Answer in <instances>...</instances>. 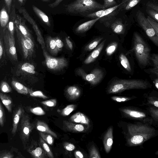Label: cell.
Here are the masks:
<instances>
[{"mask_svg": "<svg viewBox=\"0 0 158 158\" xmlns=\"http://www.w3.org/2000/svg\"><path fill=\"white\" fill-rule=\"evenodd\" d=\"M141 0H123L120 6L125 10H129L138 4Z\"/></svg>", "mask_w": 158, "mask_h": 158, "instance_id": "cell-31", "label": "cell"}, {"mask_svg": "<svg viewBox=\"0 0 158 158\" xmlns=\"http://www.w3.org/2000/svg\"><path fill=\"white\" fill-rule=\"evenodd\" d=\"M41 103L47 106L52 107L56 106L57 101L56 99H52L42 101Z\"/></svg>", "mask_w": 158, "mask_h": 158, "instance_id": "cell-45", "label": "cell"}, {"mask_svg": "<svg viewBox=\"0 0 158 158\" xmlns=\"http://www.w3.org/2000/svg\"><path fill=\"white\" fill-rule=\"evenodd\" d=\"M19 65L16 72L17 75H32L35 73V67L33 65L26 62Z\"/></svg>", "mask_w": 158, "mask_h": 158, "instance_id": "cell-17", "label": "cell"}, {"mask_svg": "<svg viewBox=\"0 0 158 158\" xmlns=\"http://www.w3.org/2000/svg\"><path fill=\"white\" fill-rule=\"evenodd\" d=\"M5 53L2 34L0 31V61L5 58Z\"/></svg>", "mask_w": 158, "mask_h": 158, "instance_id": "cell-39", "label": "cell"}, {"mask_svg": "<svg viewBox=\"0 0 158 158\" xmlns=\"http://www.w3.org/2000/svg\"><path fill=\"white\" fill-rule=\"evenodd\" d=\"M75 156L76 158H83L84 156L82 153L79 151H76L74 153Z\"/></svg>", "mask_w": 158, "mask_h": 158, "instance_id": "cell-58", "label": "cell"}, {"mask_svg": "<svg viewBox=\"0 0 158 158\" xmlns=\"http://www.w3.org/2000/svg\"><path fill=\"white\" fill-rule=\"evenodd\" d=\"M5 121V113L3 107L0 102V125L1 127L4 126Z\"/></svg>", "mask_w": 158, "mask_h": 158, "instance_id": "cell-44", "label": "cell"}, {"mask_svg": "<svg viewBox=\"0 0 158 158\" xmlns=\"http://www.w3.org/2000/svg\"><path fill=\"white\" fill-rule=\"evenodd\" d=\"M103 38L102 37H98L92 41L86 46L85 50L90 51L96 48Z\"/></svg>", "mask_w": 158, "mask_h": 158, "instance_id": "cell-36", "label": "cell"}, {"mask_svg": "<svg viewBox=\"0 0 158 158\" xmlns=\"http://www.w3.org/2000/svg\"><path fill=\"white\" fill-rule=\"evenodd\" d=\"M15 26L25 37L33 40L29 29L26 26L24 19L18 14H16L15 20Z\"/></svg>", "mask_w": 158, "mask_h": 158, "instance_id": "cell-14", "label": "cell"}, {"mask_svg": "<svg viewBox=\"0 0 158 158\" xmlns=\"http://www.w3.org/2000/svg\"><path fill=\"white\" fill-rule=\"evenodd\" d=\"M30 110L31 112L36 115H43L45 114L44 110L39 106L31 108Z\"/></svg>", "mask_w": 158, "mask_h": 158, "instance_id": "cell-42", "label": "cell"}, {"mask_svg": "<svg viewBox=\"0 0 158 158\" xmlns=\"http://www.w3.org/2000/svg\"><path fill=\"white\" fill-rule=\"evenodd\" d=\"M66 93L69 98L71 99H75L80 96L81 91L77 87L71 86L67 88Z\"/></svg>", "mask_w": 158, "mask_h": 158, "instance_id": "cell-28", "label": "cell"}, {"mask_svg": "<svg viewBox=\"0 0 158 158\" xmlns=\"http://www.w3.org/2000/svg\"><path fill=\"white\" fill-rule=\"evenodd\" d=\"M77 73L83 79L93 85L99 83L103 77V71L98 68L94 69L89 74L86 73L84 70L79 68L77 70Z\"/></svg>", "mask_w": 158, "mask_h": 158, "instance_id": "cell-10", "label": "cell"}, {"mask_svg": "<svg viewBox=\"0 0 158 158\" xmlns=\"http://www.w3.org/2000/svg\"><path fill=\"white\" fill-rule=\"evenodd\" d=\"M132 50L140 64L146 66L149 63L150 49L141 36L136 32L133 34Z\"/></svg>", "mask_w": 158, "mask_h": 158, "instance_id": "cell-4", "label": "cell"}, {"mask_svg": "<svg viewBox=\"0 0 158 158\" xmlns=\"http://www.w3.org/2000/svg\"><path fill=\"white\" fill-rule=\"evenodd\" d=\"M63 147L65 149L69 151H72L75 148V147L74 145L71 143L67 142L64 143Z\"/></svg>", "mask_w": 158, "mask_h": 158, "instance_id": "cell-51", "label": "cell"}, {"mask_svg": "<svg viewBox=\"0 0 158 158\" xmlns=\"http://www.w3.org/2000/svg\"><path fill=\"white\" fill-rule=\"evenodd\" d=\"M9 20V17L5 7L0 11V25L3 31L6 28Z\"/></svg>", "mask_w": 158, "mask_h": 158, "instance_id": "cell-27", "label": "cell"}, {"mask_svg": "<svg viewBox=\"0 0 158 158\" xmlns=\"http://www.w3.org/2000/svg\"><path fill=\"white\" fill-rule=\"evenodd\" d=\"M70 121L85 125H88L89 120L84 114L78 112L72 115L69 118Z\"/></svg>", "mask_w": 158, "mask_h": 158, "instance_id": "cell-19", "label": "cell"}, {"mask_svg": "<svg viewBox=\"0 0 158 158\" xmlns=\"http://www.w3.org/2000/svg\"><path fill=\"white\" fill-rule=\"evenodd\" d=\"M11 84L14 89L18 93L24 95L29 94L31 89L26 87L23 84L15 80L11 81Z\"/></svg>", "mask_w": 158, "mask_h": 158, "instance_id": "cell-23", "label": "cell"}, {"mask_svg": "<svg viewBox=\"0 0 158 158\" xmlns=\"http://www.w3.org/2000/svg\"><path fill=\"white\" fill-rule=\"evenodd\" d=\"M150 59L152 61L155 68H154L158 69V55L157 54H153Z\"/></svg>", "mask_w": 158, "mask_h": 158, "instance_id": "cell-52", "label": "cell"}, {"mask_svg": "<svg viewBox=\"0 0 158 158\" xmlns=\"http://www.w3.org/2000/svg\"><path fill=\"white\" fill-rule=\"evenodd\" d=\"M42 0L44 1H48V0Z\"/></svg>", "mask_w": 158, "mask_h": 158, "instance_id": "cell-62", "label": "cell"}, {"mask_svg": "<svg viewBox=\"0 0 158 158\" xmlns=\"http://www.w3.org/2000/svg\"><path fill=\"white\" fill-rule=\"evenodd\" d=\"M113 31L117 34H123L125 31V26L121 20H117L112 23L111 27Z\"/></svg>", "mask_w": 158, "mask_h": 158, "instance_id": "cell-30", "label": "cell"}, {"mask_svg": "<svg viewBox=\"0 0 158 158\" xmlns=\"http://www.w3.org/2000/svg\"><path fill=\"white\" fill-rule=\"evenodd\" d=\"M29 94L32 97H39L44 99H47L48 98L47 96L45 95L43 93L40 91H33L31 89Z\"/></svg>", "mask_w": 158, "mask_h": 158, "instance_id": "cell-41", "label": "cell"}, {"mask_svg": "<svg viewBox=\"0 0 158 158\" xmlns=\"http://www.w3.org/2000/svg\"><path fill=\"white\" fill-rule=\"evenodd\" d=\"M122 111L129 116L134 118H140L146 117L145 113L138 111L132 110L128 109H123Z\"/></svg>", "mask_w": 158, "mask_h": 158, "instance_id": "cell-32", "label": "cell"}, {"mask_svg": "<svg viewBox=\"0 0 158 158\" xmlns=\"http://www.w3.org/2000/svg\"><path fill=\"white\" fill-rule=\"evenodd\" d=\"M35 127L30 122L29 116L24 112L20 120L19 134L24 148H26L29 141L30 135Z\"/></svg>", "mask_w": 158, "mask_h": 158, "instance_id": "cell-5", "label": "cell"}, {"mask_svg": "<svg viewBox=\"0 0 158 158\" xmlns=\"http://www.w3.org/2000/svg\"></svg>", "mask_w": 158, "mask_h": 158, "instance_id": "cell-63", "label": "cell"}, {"mask_svg": "<svg viewBox=\"0 0 158 158\" xmlns=\"http://www.w3.org/2000/svg\"><path fill=\"white\" fill-rule=\"evenodd\" d=\"M15 10V6L13 5L10 13V21L6 27V28L8 30L10 34L13 35H14L15 31V20L16 15Z\"/></svg>", "mask_w": 158, "mask_h": 158, "instance_id": "cell-24", "label": "cell"}, {"mask_svg": "<svg viewBox=\"0 0 158 158\" xmlns=\"http://www.w3.org/2000/svg\"><path fill=\"white\" fill-rule=\"evenodd\" d=\"M14 155L10 152L7 150L0 151V158H12Z\"/></svg>", "mask_w": 158, "mask_h": 158, "instance_id": "cell-46", "label": "cell"}, {"mask_svg": "<svg viewBox=\"0 0 158 158\" xmlns=\"http://www.w3.org/2000/svg\"><path fill=\"white\" fill-rule=\"evenodd\" d=\"M42 49L45 63L48 69L53 70H60L67 66L68 63L66 58L53 57L48 53L45 48Z\"/></svg>", "mask_w": 158, "mask_h": 158, "instance_id": "cell-9", "label": "cell"}, {"mask_svg": "<svg viewBox=\"0 0 158 158\" xmlns=\"http://www.w3.org/2000/svg\"><path fill=\"white\" fill-rule=\"evenodd\" d=\"M77 107V105L74 104H70L67 105L62 111L61 114L64 116L69 115Z\"/></svg>", "mask_w": 158, "mask_h": 158, "instance_id": "cell-37", "label": "cell"}, {"mask_svg": "<svg viewBox=\"0 0 158 158\" xmlns=\"http://www.w3.org/2000/svg\"><path fill=\"white\" fill-rule=\"evenodd\" d=\"M0 99L8 111L9 112H11L13 106V102L11 97L0 92Z\"/></svg>", "mask_w": 158, "mask_h": 158, "instance_id": "cell-26", "label": "cell"}, {"mask_svg": "<svg viewBox=\"0 0 158 158\" xmlns=\"http://www.w3.org/2000/svg\"><path fill=\"white\" fill-rule=\"evenodd\" d=\"M147 19L149 23L152 27L155 30L156 32L158 33V23L156 21L152 19L149 16L147 18Z\"/></svg>", "mask_w": 158, "mask_h": 158, "instance_id": "cell-43", "label": "cell"}, {"mask_svg": "<svg viewBox=\"0 0 158 158\" xmlns=\"http://www.w3.org/2000/svg\"><path fill=\"white\" fill-rule=\"evenodd\" d=\"M46 45L47 49L52 55H56L58 52L55 38L48 36L46 38Z\"/></svg>", "mask_w": 158, "mask_h": 158, "instance_id": "cell-25", "label": "cell"}, {"mask_svg": "<svg viewBox=\"0 0 158 158\" xmlns=\"http://www.w3.org/2000/svg\"><path fill=\"white\" fill-rule=\"evenodd\" d=\"M57 49L58 52H59L61 50L62 48L64 46V44L62 41L58 37L55 38Z\"/></svg>", "mask_w": 158, "mask_h": 158, "instance_id": "cell-50", "label": "cell"}, {"mask_svg": "<svg viewBox=\"0 0 158 158\" xmlns=\"http://www.w3.org/2000/svg\"><path fill=\"white\" fill-rule=\"evenodd\" d=\"M147 6L158 12V5L153 2H149L146 4Z\"/></svg>", "mask_w": 158, "mask_h": 158, "instance_id": "cell-53", "label": "cell"}, {"mask_svg": "<svg viewBox=\"0 0 158 158\" xmlns=\"http://www.w3.org/2000/svg\"><path fill=\"white\" fill-rule=\"evenodd\" d=\"M19 2L21 3V4L23 3H24L26 0H18Z\"/></svg>", "mask_w": 158, "mask_h": 158, "instance_id": "cell-61", "label": "cell"}, {"mask_svg": "<svg viewBox=\"0 0 158 158\" xmlns=\"http://www.w3.org/2000/svg\"><path fill=\"white\" fill-rule=\"evenodd\" d=\"M136 17L139 25L144 31L148 36L153 43L158 46V33L149 23L144 13L140 10H138L136 12Z\"/></svg>", "mask_w": 158, "mask_h": 158, "instance_id": "cell-7", "label": "cell"}, {"mask_svg": "<svg viewBox=\"0 0 158 158\" xmlns=\"http://www.w3.org/2000/svg\"><path fill=\"white\" fill-rule=\"evenodd\" d=\"M118 46L116 42H113L110 44L106 48V52L108 56L112 54L115 51Z\"/></svg>", "mask_w": 158, "mask_h": 158, "instance_id": "cell-40", "label": "cell"}, {"mask_svg": "<svg viewBox=\"0 0 158 158\" xmlns=\"http://www.w3.org/2000/svg\"><path fill=\"white\" fill-rule=\"evenodd\" d=\"M148 85L147 81L141 79H116L108 86L107 92L109 94H113L130 89H144L148 88Z\"/></svg>", "mask_w": 158, "mask_h": 158, "instance_id": "cell-2", "label": "cell"}, {"mask_svg": "<svg viewBox=\"0 0 158 158\" xmlns=\"http://www.w3.org/2000/svg\"><path fill=\"white\" fill-rule=\"evenodd\" d=\"M24 112V109L21 105L17 107L14 111L11 130V133L13 135L16 133L21 118Z\"/></svg>", "mask_w": 158, "mask_h": 158, "instance_id": "cell-15", "label": "cell"}, {"mask_svg": "<svg viewBox=\"0 0 158 158\" xmlns=\"http://www.w3.org/2000/svg\"><path fill=\"white\" fill-rule=\"evenodd\" d=\"M101 18H98L85 22L79 25L76 28V31L78 33L85 32L89 30Z\"/></svg>", "mask_w": 158, "mask_h": 158, "instance_id": "cell-22", "label": "cell"}, {"mask_svg": "<svg viewBox=\"0 0 158 158\" xmlns=\"http://www.w3.org/2000/svg\"><path fill=\"white\" fill-rule=\"evenodd\" d=\"M63 123L64 129L72 132H84L88 129V125L77 124L71 121L64 120Z\"/></svg>", "mask_w": 158, "mask_h": 158, "instance_id": "cell-13", "label": "cell"}, {"mask_svg": "<svg viewBox=\"0 0 158 158\" xmlns=\"http://www.w3.org/2000/svg\"><path fill=\"white\" fill-rule=\"evenodd\" d=\"M103 4L104 8H110L116 5L117 3L115 0H103Z\"/></svg>", "mask_w": 158, "mask_h": 158, "instance_id": "cell-47", "label": "cell"}, {"mask_svg": "<svg viewBox=\"0 0 158 158\" xmlns=\"http://www.w3.org/2000/svg\"><path fill=\"white\" fill-rule=\"evenodd\" d=\"M63 0H55L52 3L49 4L48 6L51 8H54L58 6Z\"/></svg>", "mask_w": 158, "mask_h": 158, "instance_id": "cell-56", "label": "cell"}, {"mask_svg": "<svg viewBox=\"0 0 158 158\" xmlns=\"http://www.w3.org/2000/svg\"><path fill=\"white\" fill-rule=\"evenodd\" d=\"M12 0H4L9 13H10V11Z\"/></svg>", "mask_w": 158, "mask_h": 158, "instance_id": "cell-55", "label": "cell"}, {"mask_svg": "<svg viewBox=\"0 0 158 158\" xmlns=\"http://www.w3.org/2000/svg\"><path fill=\"white\" fill-rule=\"evenodd\" d=\"M40 136L48 144L52 145L54 143V139L52 136L50 134L39 131Z\"/></svg>", "mask_w": 158, "mask_h": 158, "instance_id": "cell-35", "label": "cell"}, {"mask_svg": "<svg viewBox=\"0 0 158 158\" xmlns=\"http://www.w3.org/2000/svg\"><path fill=\"white\" fill-rule=\"evenodd\" d=\"M2 36L6 55L10 60L13 61H17L18 56L14 35H11L6 28L3 31Z\"/></svg>", "mask_w": 158, "mask_h": 158, "instance_id": "cell-8", "label": "cell"}, {"mask_svg": "<svg viewBox=\"0 0 158 158\" xmlns=\"http://www.w3.org/2000/svg\"><path fill=\"white\" fill-rule=\"evenodd\" d=\"M27 151L34 158H45L48 156L39 142L32 140Z\"/></svg>", "mask_w": 158, "mask_h": 158, "instance_id": "cell-12", "label": "cell"}, {"mask_svg": "<svg viewBox=\"0 0 158 158\" xmlns=\"http://www.w3.org/2000/svg\"><path fill=\"white\" fill-rule=\"evenodd\" d=\"M0 89L1 91L4 93L10 92L12 89L8 84L5 81H2L0 84Z\"/></svg>", "mask_w": 158, "mask_h": 158, "instance_id": "cell-38", "label": "cell"}, {"mask_svg": "<svg viewBox=\"0 0 158 158\" xmlns=\"http://www.w3.org/2000/svg\"><path fill=\"white\" fill-rule=\"evenodd\" d=\"M120 5L121 3L118 5H116L113 6L106 8V9L99 10L87 15L86 17L94 19L98 18H101L111 13L120 7Z\"/></svg>", "mask_w": 158, "mask_h": 158, "instance_id": "cell-16", "label": "cell"}, {"mask_svg": "<svg viewBox=\"0 0 158 158\" xmlns=\"http://www.w3.org/2000/svg\"><path fill=\"white\" fill-rule=\"evenodd\" d=\"M32 8L35 13L46 25L50 27L51 24L48 17L42 11L34 5Z\"/></svg>", "mask_w": 158, "mask_h": 158, "instance_id": "cell-29", "label": "cell"}, {"mask_svg": "<svg viewBox=\"0 0 158 158\" xmlns=\"http://www.w3.org/2000/svg\"><path fill=\"white\" fill-rule=\"evenodd\" d=\"M90 157L91 158H99L100 156L99 153L94 146L91 148L90 151Z\"/></svg>", "mask_w": 158, "mask_h": 158, "instance_id": "cell-49", "label": "cell"}, {"mask_svg": "<svg viewBox=\"0 0 158 158\" xmlns=\"http://www.w3.org/2000/svg\"><path fill=\"white\" fill-rule=\"evenodd\" d=\"M105 41L106 40L102 41L90 54L84 60V63L85 64H89L94 61L102 51L104 47Z\"/></svg>", "mask_w": 158, "mask_h": 158, "instance_id": "cell-18", "label": "cell"}, {"mask_svg": "<svg viewBox=\"0 0 158 158\" xmlns=\"http://www.w3.org/2000/svg\"><path fill=\"white\" fill-rule=\"evenodd\" d=\"M154 106L156 107H158V101H155L153 103Z\"/></svg>", "mask_w": 158, "mask_h": 158, "instance_id": "cell-60", "label": "cell"}, {"mask_svg": "<svg viewBox=\"0 0 158 158\" xmlns=\"http://www.w3.org/2000/svg\"><path fill=\"white\" fill-rule=\"evenodd\" d=\"M15 31L23 58L26 59L30 58L34 52V44L33 40L24 36L15 26Z\"/></svg>", "mask_w": 158, "mask_h": 158, "instance_id": "cell-6", "label": "cell"}, {"mask_svg": "<svg viewBox=\"0 0 158 158\" xmlns=\"http://www.w3.org/2000/svg\"><path fill=\"white\" fill-rule=\"evenodd\" d=\"M156 88L158 89V79L156 78L154 82Z\"/></svg>", "mask_w": 158, "mask_h": 158, "instance_id": "cell-59", "label": "cell"}, {"mask_svg": "<svg viewBox=\"0 0 158 158\" xmlns=\"http://www.w3.org/2000/svg\"><path fill=\"white\" fill-rule=\"evenodd\" d=\"M39 143L46 154L48 157L50 158H54L53 153L49 146L41 137L40 138Z\"/></svg>", "mask_w": 158, "mask_h": 158, "instance_id": "cell-33", "label": "cell"}, {"mask_svg": "<svg viewBox=\"0 0 158 158\" xmlns=\"http://www.w3.org/2000/svg\"><path fill=\"white\" fill-rule=\"evenodd\" d=\"M103 9V5L95 0H75L66 7V10L69 13L86 15Z\"/></svg>", "mask_w": 158, "mask_h": 158, "instance_id": "cell-3", "label": "cell"}, {"mask_svg": "<svg viewBox=\"0 0 158 158\" xmlns=\"http://www.w3.org/2000/svg\"><path fill=\"white\" fill-rule=\"evenodd\" d=\"M19 11L23 15L24 18L32 25L37 36V40L41 45L42 49L45 48V43L41 32L35 21L29 15L26 10L24 8H21L19 10Z\"/></svg>", "mask_w": 158, "mask_h": 158, "instance_id": "cell-11", "label": "cell"}, {"mask_svg": "<svg viewBox=\"0 0 158 158\" xmlns=\"http://www.w3.org/2000/svg\"><path fill=\"white\" fill-rule=\"evenodd\" d=\"M119 59L122 66L127 71H131V67L128 60L126 56L123 53L120 54Z\"/></svg>", "mask_w": 158, "mask_h": 158, "instance_id": "cell-34", "label": "cell"}, {"mask_svg": "<svg viewBox=\"0 0 158 158\" xmlns=\"http://www.w3.org/2000/svg\"><path fill=\"white\" fill-rule=\"evenodd\" d=\"M103 143L106 153L110 151L113 143V128L110 127L106 131L104 137Z\"/></svg>", "mask_w": 158, "mask_h": 158, "instance_id": "cell-20", "label": "cell"}, {"mask_svg": "<svg viewBox=\"0 0 158 158\" xmlns=\"http://www.w3.org/2000/svg\"><path fill=\"white\" fill-rule=\"evenodd\" d=\"M35 126L36 129L39 131L50 134L52 136L57 138L56 134L51 130L48 125L44 121L38 120L36 122Z\"/></svg>", "mask_w": 158, "mask_h": 158, "instance_id": "cell-21", "label": "cell"}, {"mask_svg": "<svg viewBox=\"0 0 158 158\" xmlns=\"http://www.w3.org/2000/svg\"><path fill=\"white\" fill-rule=\"evenodd\" d=\"M127 142L131 146L140 145L153 136V128L145 125L130 124L128 126Z\"/></svg>", "mask_w": 158, "mask_h": 158, "instance_id": "cell-1", "label": "cell"}, {"mask_svg": "<svg viewBox=\"0 0 158 158\" xmlns=\"http://www.w3.org/2000/svg\"><path fill=\"white\" fill-rule=\"evenodd\" d=\"M111 98L113 100L119 102H124L129 99L128 98L123 97H111Z\"/></svg>", "mask_w": 158, "mask_h": 158, "instance_id": "cell-54", "label": "cell"}, {"mask_svg": "<svg viewBox=\"0 0 158 158\" xmlns=\"http://www.w3.org/2000/svg\"><path fill=\"white\" fill-rule=\"evenodd\" d=\"M147 13L150 15L152 19L158 22V12L152 10H147Z\"/></svg>", "mask_w": 158, "mask_h": 158, "instance_id": "cell-48", "label": "cell"}, {"mask_svg": "<svg viewBox=\"0 0 158 158\" xmlns=\"http://www.w3.org/2000/svg\"><path fill=\"white\" fill-rule=\"evenodd\" d=\"M65 41L67 45L68 48L71 50H72L73 49V43L67 37H66Z\"/></svg>", "mask_w": 158, "mask_h": 158, "instance_id": "cell-57", "label": "cell"}]
</instances>
